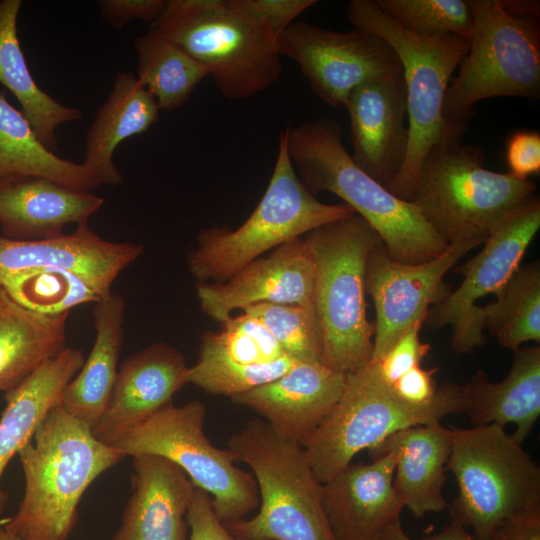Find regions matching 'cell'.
Wrapping results in <instances>:
<instances>
[{
    "label": "cell",
    "instance_id": "1",
    "mask_svg": "<svg viewBox=\"0 0 540 540\" xmlns=\"http://www.w3.org/2000/svg\"><path fill=\"white\" fill-rule=\"evenodd\" d=\"M284 130L289 158L303 185L312 194L328 191L341 198L377 233L392 259L416 264L448 248L416 205L392 194L354 163L335 120L324 116Z\"/></svg>",
    "mask_w": 540,
    "mask_h": 540
},
{
    "label": "cell",
    "instance_id": "2",
    "mask_svg": "<svg viewBox=\"0 0 540 540\" xmlns=\"http://www.w3.org/2000/svg\"><path fill=\"white\" fill-rule=\"evenodd\" d=\"M25 489L5 528L20 540H67L87 488L126 456L55 405L19 452Z\"/></svg>",
    "mask_w": 540,
    "mask_h": 540
},
{
    "label": "cell",
    "instance_id": "3",
    "mask_svg": "<svg viewBox=\"0 0 540 540\" xmlns=\"http://www.w3.org/2000/svg\"><path fill=\"white\" fill-rule=\"evenodd\" d=\"M481 148L443 136L423 159L409 201L449 245L483 243L536 190L528 178L484 168Z\"/></svg>",
    "mask_w": 540,
    "mask_h": 540
},
{
    "label": "cell",
    "instance_id": "4",
    "mask_svg": "<svg viewBox=\"0 0 540 540\" xmlns=\"http://www.w3.org/2000/svg\"><path fill=\"white\" fill-rule=\"evenodd\" d=\"M236 462L252 471L260 508L250 519L224 524L240 540H335L303 447L255 418L228 440Z\"/></svg>",
    "mask_w": 540,
    "mask_h": 540
},
{
    "label": "cell",
    "instance_id": "5",
    "mask_svg": "<svg viewBox=\"0 0 540 540\" xmlns=\"http://www.w3.org/2000/svg\"><path fill=\"white\" fill-rule=\"evenodd\" d=\"M315 267L313 309L322 336L323 364L352 373L370 363L374 327L366 314V264L381 239L359 215L305 236Z\"/></svg>",
    "mask_w": 540,
    "mask_h": 540
},
{
    "label": "cell",
    "instance_id": "6",
    "mask_svg": "<svg viewBox=\"0 0 540 540\" xmlns=\"http://www.w3.org/2000/svg\"><path fill=\"white\" fill-rule=\"evenodd\" d=\"M354 214L345 203L320 202L303 185L289 158L283 130L271 178L254 211L235 229L201 230L187 256L188 271L197 283L223 282L267 251Z\"/></svg>",
    "mask_w": 540,
    "mask_h": 540
},
{
    "label": "cell",
    "instance_id": "7",
    "mask_svg": "<svg viewBox=\"0 0 540 540\" xmlns=\"http://www.w3.org/2000/svg\"><path fill=\"white\" fill-rule=\"evenodd\" d=\"M148 32L175 42L199 61L230 100L261 93L281 76L276 39L236 0H169Z\"/></svg>",
    "mask_w": 540,
    "mask_h": 540
},
{
    "label": "cell",
    "instance_id": "8",
    "mask_svg": "<svg viewBox=\"0 0 540 540\" xmlns=\"http://www.w3.org/2000/svg\"><path fill=\"white\" fill-rule=\"evenodd\" d=\"M472 14L469 49L443 105V135L462 139L477 102L493 97L539 98V19L516 18L499 0H466Z\"/></svg>",
    "mask_w": 540,
    "mask_h": 540
},
{
    "label": "cell",
    "instance_id": "9",
    "mask_svg": "<svg viewBox=\"0 0 540 540\" xmlns=\"http://www.w3.org/2000/svg\"><path fill=\"white\" fill-rule=\"evenodd\" d=\"M464 413L462 385L444 382L435 399L423 406L402 401L380 376L374 363L346 374L343 392L318 428L302 446L317 479L326 483L392 434Z\"/></svg>",
    "mask_w": 540,
    "mask_h": 540
},
{
    "label": "cell",
    "instance_id": "10",
    "mask_svg": "<svg viewBox=\"0 0 540 540\" xmlns=\"http://www.w3.org/2000/svg\"><path fill=\"white\" fill-rule=\"evenodd\" d=\"M447 471L458 485L452 522L487 540L507 521L540 507V468L505 427L451 428Z\"/></svg>",
    "mask_w": 540,
    "mask_h": 540
},
{
    "label": "cell",
    "instance_id": "11",
    "mask_svg": "<svg viewBox=\"0 0 540 540\" xmlns=\"http://www.w3.org/2000/svg\"><path fill=\"white\" fill-rule=\"evenodd\" d=\"M346 16L355 29L386 41L398 56L406 88L409 146L398 175L386 188L409 201L423 159L444 132L443 105L469 40L456 35L418 36L386 16L375 0H352Z\"/></svg>",
    "mask_w": 540,
    "mask_h": 540
},
{
    "label": "cell",
    "instance_id": "12",
    "mask_svg": "<svg viewBox=\"0 0 540 540\" xmlns=\"http://www.w3.org/2000/svg\"><path fill=\"white\" fill-rule=\"evenodd\" d=\"M206 407L192 400L172 403L127 431L112 446L135 457L157 455L180 467L195 487L207 492L224 523L245 519L259 506L253 475L236 466L228 449L214 446L204 433Z\"/></svg>",
    "mask_w": 540,
    "mask_h": 540
},
{
    "label": "cell",
    "instance_id": "13",
    "mask_svg": "<svg viewBox=\"0 0 540 540\" xmlns=\"http://www.w3.org/2000/svg\"><path fill=\"white\" fill-rule=\"evenodd\" d=\"M539 227L540 201L532 195L501 221L477 255L455 267L454 272L463 276L460 285L432 306L426 319L434 329L451 327L453 352L470 354L485 344L476 302L495 295L510 279Z\"/></svg>",
    "mask_w": 540,
    "mask_h": 540
},
{
    "label": "cell",
    "instance_id": "14",
    "mask_svg": "<svg viewBox=\"0 0 540 540\" xmlns=\"http://www.w3.org/2000/svg\"><path fill=\"white\" fill-rule=\"evenodd\" d=\"M277 49L298 64L314 94L335 108L365 81L402 72L393 48L359 29L338 32L295 21L279 36Z\"/></svg>",
    "mask_w": 540,
    "mask_h": 540
},
{
    "label": "cell",
    "instance_id": "15",
    "mask_svg": "<svg viewBox=\"0 0 540 540\" xmlns=\"http://www.w3.org/2000/svg\"><path fill=\"white\" fill-rule=\"evenodd\" d=\"M481 244L480 240L457 241L449 244L441 255L416 264L392 259L382 242L373 248L365 274L366 294L375 308L370 362H377L415 323L426 321L430 306L450 293L445 274Z\"/></svg>",
    "mask_w": 540,
    "mask_h": 540
},
{
    "label": "cell",
    "instance_id": "16",
    "mask_svg": "<svg viewBox=\"0 0 540 540\" xmlns=\"http://www.w3.org/2000/svg\"><path fill=\"white\" fill-rule=\"evenodd\" d=\"M315 267L305 237L259 257L223 282L196 283L201 310L223 323L237 309L259 303L313 308Z\"/></svg>",
    "mask_w": 540,
    "mask_h": 540
},
{
    "label": "cell",
    "instance_id": "17",
    "mask_svg": "<svg viewBox=\"0 0 540 540\" xmlns=\"http://www.w3.org/2000/svg\"><path fill=\"white\" fill-rule=\"evenodd\" d=\"M343 107L349 115L352 160L386 187L400 172L409 146L403 73L365 81L352 90Z\"/></svg>",
    "mask_w": 540,
    "mask_h": 540
},
{
    "label": "cell",
    "instance_id": "18",
    "mask_svg": "<svg viewBox=\"0 0 540 540\" xmlns=\"http://www.w3.org/2000/svg\"><path fill=\"white\" fill-rule=\"evenodd\" d=\"M183 354L155 342L129 356L118 369L106 409L91 427L94 437L113 446L127 431L172 403L186 384Z\"/></svg>",
    "mask_w": 540,
    "mask_h": 540
},
{
    "label": "cell",
    "instance_id": "19",
    "mask_svg": "<svg viewBox=\"0 0 540 540\" xmlns=\"http://www.w3.org/2000/svg\"><path fill=\"white\" fill-rule=\"evenodd\" d=\"M142 245L111 242L87 225L69 234L18 240L0 236V287L10 278L42 269L78 273L106 291L119 274L143 254Z\"/></svg>",
    "mask_w": 540,
    "mask_h": 540
},
{
    "label": "cell",
    "instance_id": "20",
    "mask_svg": "<svg viewBox=\"0 0 540 540\" xmlns=\"http://www.w3.org/2000/svg\"><path fill=\"white\" fill-rule=\"evenodd\" d=\"M346 373L320 362H298L278 378L232 401L245 406L280 435L303 446L338 402Z\"/></svg>",
    "mask_w": 540,
    "mask_h": 540
},
{
    "label": "cell",
    "instance_id": "21",
    "mask_svg": "<svg viewBox=\"0 0 540 540\" xmlns=\"http://www.w3.org/2000/svg\"><path fill=\"white\" fill-rule=\"evenodd\" d=\"M394 448L383 450L368 464H350L323 484L324 512L335 540H374L404 508L393 477Z\"/></svg>",
    "mask_w": 540,
    "mask_h": 540
},
{
    "label": "cell",
    "instance_id": "22",
    "mask_svg": "<svg viewBox=\"0 0 540 540\" xmlns=\"http://www.w3.org/2000/svg\"><path fill=\"white\" fill-rule=\"evenodd\" d=\"M132 458V493L112 540H186V515L195 485L166 458L150 454Z\"/></svg>",
    "mask_w": 540,
    "mask_h": 540
},
{
    "label": "cell",
    "instance_id": "23",
    "mask_svg": "<svg viewBox=\"0 0 540 540\" xmlns=\"http://www.w3.org/2000/svg\"><path fill=\"white\" fill-rule=\"evenodd\" d=\"M104 199L42 178L9 181L0 189L3 236L18 240L50 238L65 226L87 225Z\"/></svg>",
    "mask_w": 540,
    "mask_h": 540
},
{
    "label": "cell",
    "instance_id": "24",
    "mask_svg": "<svg viewBox=\"0 0 540 540\" xmlns=\"http://www.w3.org/2000/svg\"><path fill=\"white\" fill-rule=\"evenodd\" d=\"M451 442V429L439 421L402 429L369 450L372 458L388 448L397 451L394 490L416 519L447 507L443 487Z\"/></svg>",
    "mask_w": 540,
    "mask_h": 540
},
{
    "label": "cell",
    "instance_id": "25",
    "mask_svg": "<svg viewBox=\"0 0 540 540\" xmlns=\"http://www.w3.org/2000/svg\"><path fill=\"white\" fill-rule=\"evenodd\" d=\"M464 413L473 426L515 424L512 438L522 444L540 416V347H520L513 351L507 376L491 382L478 370L462 385Z\"/></svg>",
    "mask_w": 540,
    "mask_h": 540
},
{
    "label": "cell",
    "instance_id": "26",
    "mask_svg": "<svg viewBox=\"0 0 540 540\" xmlns=\"http://www.w3.org/2000/svg\"><path fill=\"white\" fill-rule=\"evenodd\" d=\"M126 303L110 293L93 309L96 336L78 373L64 387L58 406L72 417L93 427L110 399L124 338Z\"/></svg>",
    "mask_w": 540,
    "mask_h": 540
},
{
    "label": "cell",
    "instance_id": "27",
    "mask_svg": "<svg viewBox=\"0 0 540 540\" xmlns=\"http://www.w3.org/2000/svg\"><path fill=\"white\" fill-rule=\"evenodd\" d=\"M82 350L65 347L16 388L5 392L0 417V480L10 460L28 444L46 414L58 404L64 387L83 366ZM8 493L0 486V515Z\"/></svg>",
    "mask_w": 540,
    "mask_h": 540
},
{
    "label": "cell",
    "instance_id": "28",
    "mask_svg": "<svg viewBox=\"0 0 540 540\" xmlns=\"http://www.w3.org/2000/svg\"><path fill=\"white\" fill-rule=\"evenodd\" d=\"M152 94L130 72L118 73L111 91L96 113L85 142L84 163L103 184L118 185L123 177L113 162L118 145L147 131L159 117Z\"/></svg>",
    "mask_w": 540,
    "mask_h": 540
},
{
    "label": "cell",
    "instance_id": "29",
    "mask_svg": "<svg viewBox=\"0 0 540 540\" xmlns=\"http://www.w3.org/2000/svg\"><path fill=\"white\" fill-rule=\"evenodd\" d=\"M69 313L34 312L0 287V391L16 388L66 347Z\"/></svg>",
    "mask_w": 540,
    "mask_h": 540
},
{
    "label": "cell",
    "instance_id": "30",
    "mask_svg": "<svg viewBox=\"0 0 540 540\" xmlns=\"http://www.w3.org/2000/svg\"><path fill=\"white\" fill-rule=\"evenodd\" d=\"M42 178L59 185L91 191L102 185L87 164L63 159L46 148L21 111L0 93V180Z\"/></svg>",
    "mask_w": 540,
    "mask_h": 540
},
{
    "label": "cell",
    "instance_id": "31",
    "mask_svg": "<svg viewBox=\"0 0 540 540\" xmlns=\"http://www.w3.org/2000/svg\"><path fill=\"white\" fill-rule=\"evenodd\" d=\"M21 4L20 0L0 1V83L16 97L38 139L52 151L57 146L56 128L82 115L77 108L60 104L33 79L18 38Z\"/></svg>",
    "mask_w": 540,
    "mask_h": 540
},
{
    "label": "cell",
    "instance_id": "32",
    "mask_svg": "<svg viewBox=\"0 0 540 540\" xmlns=\"http://www.w3.org/2000/svg\"><path fill=\"white\" fill-rule=\"evenodd\" d=\"M136 78L160 109L172 111L189 99L208 70L175 42L147 32L134 41Z\"/></svg>",
    "mask_w": 540,
    "mask_h": 540
},
{
    "label": "cell",
    "instance_id": "33",
    "mask_svg": "<svg viewBox=\"0 0 540 540\" xmlns=\"http://www.w3.org/2000/svg\"><path fill=\"white\" fill-rule=\"evenodd\" d=\"M496 300L479 308L483 330L512 351L540 342V263L531 262L513 273L495 294Z\"/></svg>",
    "mask_w": 540,
    "mask_h": 540
},
{
    "label": "cell",
    "instance_id": "34",
    "mask_svg": "<svg viewBox=\"0 0 540 540\" xmlns=\"http://www.w3.org/2000/svg\"><path fill=\"white\" fill-rule=\"evenodd\" d=\"M1 288L23 307L46 315H58L82 304L97 303L111 293L65 269L22 273L7 280Z\"/></svg>",
    "mask_w": 540,
    "mask_h": 540
},
{
    "label": "cell",
    "instance_id": "35",
    "mask_svg": "<svg viewBox=\"0 0 540 540\" xmlns=\"http://www.w3.org/2000/svg\"><path fill=\"white\" fill-rule=\"evenodd\" d=\"M298 362L287 355L272 363L245 365L199 352L197 361L187 368L185 381L206 393L232 399L278 378Z\"/></svg>",
    "mask_w": 540,
    "mask_h": 540
},
{
    "label": "cell",
    "instance_id": "36",
    "mask_svg": "<svg viewBox=\"0 0 540 540\" xmlns=\"http://www.w3.org/2000/svg\"><path fill=\"white\" fill-rule=\"evenodd\" d=\"M221 324V330L203 333L199 352L245 365L272 363L287 356L270 331L249 314L232 315Z\"/></svg>",
    "mask_w": 540,
    "mask_h": 540
},
{
    "label": "cell",
    "instance_id": "37",
    "mask_svg": "<svg viewBox=\"0 0 540 540\" xmlns=\"http://www.w3.org/2000/svg\"><path fill=\"white\" fill-rule=\"evenodd\" d=\"M243 312L258 319L290 357L300 362L323 363L322 336L313 308L259 303Z\"/></svg>",
    "mask_w": 540,
    "mask_h": 540
},
{
    "label": "cell",
    "instance_id": "38",
    "mask_svg": "<svg viewBox=\"0 0 540 540\" xmlns=\"http://www.w3.org/2000/svg\"><path fill=\"white\" fill-rule=\"evenodd\" d=\"M375 1L386 16L412 34L470 38L472 14L466 0Z\"/></svg>",
    "mask_w": 540,
    "mask_h": 540
},
{
    "label": "cell",
    "instance_id": "39",
    "mask_svg": "<svg viewBox=\"0 0 540 540\" xmlns=\"http://www.w3.org/2000/svg\"><path fill=\"white\" fill-rule=\"evenodd\" d=\"M238 7L256 25L278 40L284 30L316 0H236Z\"/></svg>",
    "mask_w": 540,
    "mask_h": 540
},
{
    "label": "cell",
    "instance_id": "40",
    "mask_svg": "<svg viewBox=\"0 0 540 540\" xmlns=\"http://www.w3.org/2000/svg\"><path fill=\"white\" fill-rule=\"evenodd\" d=\"M422 325L423 322L415 323L377 362H374L380 376L389 385L410 369L420 366L430 352L431 346L422 343L419 337Z\"/></svg>",
    "mask_w": 540,
    "mask_h": 540
},
{
    "label": "cell",
    "instance_id": "41",
    "mask_svg": "<svg viewBox=\"0 0 540 540\" xmlns=\"http://www.w3.org/2000/svg\"><path fill=\"white\" fill-rule=\"evenodd\" d=\"M186 520L190 540H240L217 517L210 495L200 488L194 490Z\"/></svg>",
    "mask_w": 540,
    "mask_h": 540
},
{
    "label": "cell",
    "instance_id": "42",
    "mask_svg": "<svg viewBox=\"0 0 540 540\" xmlns=\"http://www.w3.org/2000/svg\"><path fill=\"white\" fill-rule=\"evenodd\" d=\"M166 4V0H101L100 16L116 29H121L133 20L151 24L161 15Z\"/></svg>",
    "mask_w": 540,
    "mask_h": 540
},
{
    "label": "cell",
    "instance_id": "43",
    "mask_svg": "<svg viewBox=\"0 0 540 540\" xmlns=\"http://www.w3.org/2000/svg\"><path fill=\"white\" fill-rule=\"evenodd\" d=\"M511 173L528 178L540 173V134L536 131H518L511 135L506 151Z\"/></svg>",
    "mask_w": 540,
    "mask_h": 540
},
{
    "label": "cell",
    "instance_id": "44",
    "mask_svg": "<svg viewBox=\"0 0 540 540\" xmlns=\"http://www.w3.org/2000/svg\"><path fill=\"white\" fill-rule=\"evenodd\" d=\"M438 370L439 367H414L400 376L391 387L402 401L415 406L427 405L437 395L438 386L434 376Z\"/></svg>",
    "mask_w": 540,
    "mask_h": 540
},
{
    "label": "cell",
    "instance_id": "45",
    "mask_svg": "<svg viewBox=\"0 0 540 540\" xmlns=\"http://www.w3.org/2000/svg\"><path fill=\"white\" fill-rule=\"evenodd\" d=\"M487 540H540V507L507 521Z\"/></svg>",
    "mask_w": 540,
    "mask_h": 540
},
{
    "label": "cell",
    "instance_id": "46",
    "mask_svg": "<svg viewBox=\"0 0 540 540\" xmlns=\"http://www.w3.org/2000/svg\"><path fill=\"white\" fill-rule=\"evenodd\" d=\"M374 540H413L403 529L400 519L388 524L382 529ZM421 540H475L472 534L464 526L450 522L440 532Z\"/></svg>",
    "mask_w": 540,
    "mask_h": 540
},
{
    "label": "cell",
    "instance_id": "47",
    "mask_svg": "<svg viewBox=\"0 0 540 540\" xmlns=\"http://www.w3.org/2000/svg\"><path fill=\"white\" fill-rule=\"evenodd\" d=\"M499 2L504 11L512 17L539 19L538 0H499Z\"/></svg>",
    "mask_w": 540,
    "mask_h": 540
},
{
    "label": "cell",
    "instance_id": "48",
    "mask_svg": "<svg viewBox=\"0 0 540 540\" xmlns=\"http://www.w3.org/2000/svg\"><path fill=\"white\" fill-rule=\"evenodd\" d=\"M0 540H20V538L7 530L5 526H0Z\"/></svg>",
    "mask_w": 540,
    "mask_h": 540
},
{
    "label": "cell",
    "instance_id": "49",
    "mask_svg": "<svg viewBox=\"0 0 540 540\" xmlns=\"http://www.w3.org/2000/svg\"><path fill=\"white\" fill-rule=\"evenodd\" d=\"M9 181L0 180V189L5 186Z\"/></svg>",
    "mask_w": 540,
    "mask_h": 540
}]
</instances>
